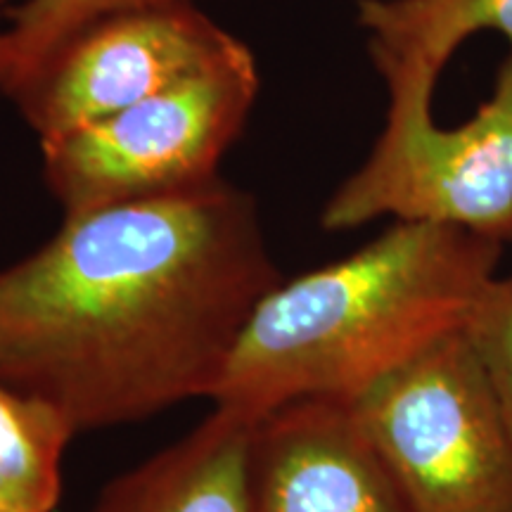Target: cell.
<instances>
[{"label": "cell", "instance_id": "cell-1", "mask_svg": "<svg viewBox=\"0 0 512 512\" xmlns=\"http://www.w3.org/2000/svg\"><path fill=\"white\" fill-rule=\"evenodd\" d=\"M280 280L259 204L223 176L64 214L46 245L0 271V382L76 434L214 401Z\"/></svg>", "mask_w": 512, "mask_h": 512}, {"label": "cell", "instance_id": "cell-2", "mask_svg": "<svg viewBox=\"0 0 512 512\" xmlns=\"http://www.w3.org/2000/svg\"><path fill=\"white\" fill-rule=\"evenodd\" d=\"M503 247L463 228L394 221L347 259L280 280L247 320L214 406L259 418L297 399L354 401L463 328Z\"/></svg>", "mask_w": 512, "mask_h": 512}, {"label": "cell", "instance_id": "cell-3", "mask_svg": "<svg viewBox=\"0 0 512 512\" xmlns=\"http://www.w3.org/2000/svg\"><path fill=\"white\" fill-rule=\"evenodd\" d=\"M349 403L413 512H512V434L463 328Z\"/></svg>", "mask_w": 512, "mask_h": 512}, {"label": "cell", "instance_id": "cell-4", "mask_svg": "<svg viewBox=\"0 0 512 512\" xmlns=\"http://www.w3.org/2000/svg\"><path fill=\"white\" fill-rule=\"evenodd\" d=\"M259 91V64L242 41L204 72L41 145L48 188L64 214H81L219 181Z\"/></svg>", "mask_w": 512, "mask_h": 512}, {"label": "cell", "instance_id": "cell-5", "mask_svg": "<svg viewBox=\"0 0 512 512\" xmlns=\"http://www.w3.org/2000/svg\"><path fill=\"white\" fill-rule=\"evenodd\" d=\"M384 216L512 245V50L463 126H437L432 102L389 100L380 138L325 202L320 226L342 233Z\"/></svg>", "mask_w": 512, "mask_h": 512}, {"label": "cell", "instance_id": "cell-6", "mask_svg": "<svg viewBox=\"0 0 512 512\" xmlns=\"http://www.w3.org/2000/svg\"><path fill=\"white\" fill-rule=\"evenodd\" d=\"M240 43L197 5L121 12L74 36L15 105L46 145L204 72Z\"/></svg>", "mask_w": 512, "mask_h": 512}, {"label": "cell", "instance_id": "cell-7", "mask_svg": "<svg viewBox=\"0 0 512 512\" xmlns=\"http://www.w3.org/2000/svg\"><path fill=\"white\" fill-rule=\"evenodd\" d=\"M249 512H413L349 401L297 399L254 420Z\"/></svg>", "mask_w": 512, "mask_h": 512}, {"label": "cell", "instance_id": "cell-8", "mask_svg": "<svg viewBox=\"0 0 512 512\" xmlns=\"http://www.w3.org/2000/svg\"><path fill=\"white\" fill-rule=\"evenodd\" d=\"M254 420L216 406L174 446L114 479L91 512H249Z\"/></svg>", "mask_w": 512, "mask_h": 512}, {"label": "cell", "instance_id": "cell-9", "mask_svg": "<svg viewBox=\"0 0 512 512\" xmlns=\"http://www.w3.org/2000/svg\"><path fill=\"white\" fill-rule=\"evenodd\" d=\"M356 19L389 100H432L441 69L477 31H498L512 50V0H358Z\"/></svg>", "mask_w": 512, "mask_h": 512}, {"label": "cell", "instance_id": "cell-10", "mask_svg": "<svg viewBox=\"0 0 512 512\" xmlns=\"http://www.w3.org/2000/svg\"><path fill=\"white\" fill-rule=\"evenodd\" d=\"M72 437V425L55 408L0 382V501L24 512H53Z\"/></svg>", "mask_w": 512, "mask_h": 512}, {"label": "cell", "instance_id": "cell-11", "mask_svg": "<svg viewBox=\"0 0 512 512\" xmlns=\"http://www.w3.org/2000/svg\"><path fill=\"white\" fill-rule=\"evenodd\" d=\"M197 5L195 0H19L0 31V95L15 102L60 50L121 12Z\"/></svg>", "mask_w": 512, "mask_h": 512}, {"label": "cell", "instance_id": "cell-12", "mask_svg": "<svg viewBox=\"0 0 512 512\" xmlns=\"http://www.w3.org/2000/svg\"><path fill=\"white\" fill-rule=\"evenodd\" d=\"M463 332L512 434V271L489 280L467 313Z\"/></svg>", "mask_w": 512, "mask_h": 512}, {"label": "cell", "instance_id": "cell-13", "mask_svg": "<svg viewBox=\"0 0 512 512\" xmlns=\"http://www.w3.org/2000/svg\"><path fill=\"white\" fill-rule=\"evenodd\" d=\"M17 3H19V0H0V31H3V27H5V19H8L10 10L15 8Z\"/></svg>", "mask_w": 512, "mask_h": 512}, {"label": "cell", "instance_id": "cell-14", "mask_svg": "<svg viewBox=\"0 0 512 512\" xmlns=\"http://www.w3.org/2000/svg\"><path fill=\"white\" fill-rule=\"evenodd\" d=\"M0 512H24V510H19V508H15V505L0 501Z\"/></svg>", "mask_w": 512, "mask_h": 512}]
</instances>
